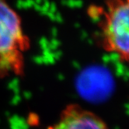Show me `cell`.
Listing matches in <instances>:
<instances>
[{
  "label": "cell",
  "mask_w": 129,
  "mask_h": 129,
  "mask_svg": "<svg viewBox=\"0 0 129 129\" xmlns=\"http://www.w3.org/2000/svg\"><path fill=\"white\" fill-rule=\"evenodd\" d=\"M29 48L20 16L10 6L0 1V73L22 76L24 54Z\"/></svg>",
  "instance_id": "cell-1"
},
{
  "label": "cell",
  "mask_w": 129,
  "mask_h": 129,
  "mask_svg": "<svg viewBox=\"0 0 129 129\" xmlns=\"http://www.w3.org/2000/svg\"><path fill=\"white\" fill-rule=\"evenodd\" d=\"M90 15H99L101 44L104 51L129 62V0L106 2L102 7H91Z\"/></svg>",
  "instance_id": "cell-2"
},
{
  "label": "cell",
  "mask_w": 129,
  "mask_h": 129,
  "mask_svg": "<svg viewBox=\"0 0 129 129\" xmlns=\"http://www.w3.org/2000/svg\"><path fill=\"white\" fill-rule=\"evenodd\" d=\"M47 129H109L107 123L93 111L79 104L64 108L58 121Z\"/></svg>",
  "instance_id": "cell-3"
}]
</instances>
